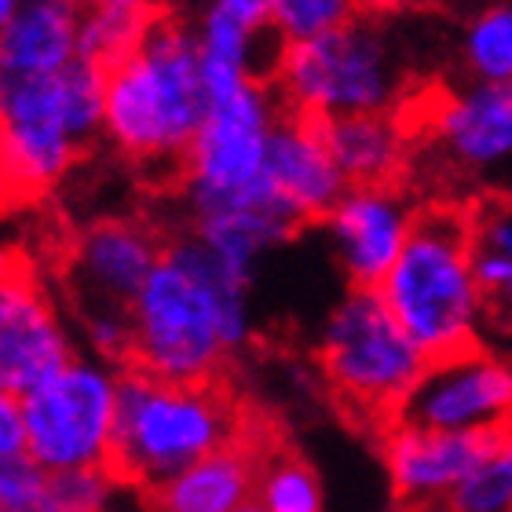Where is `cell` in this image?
<instances>
[{"instance_id": "9", "label": "cell", "mask_w": 512, "mask_h": 512, "mask_svg": "<svg viewBox=\"0 0 512 512\" xmlns=\"http://www.w3.org/2000/svg\"><path fill=\"white\" fill-rule=\"evenodd\" d=\"M319 370L330 388L363 417L392 425L428 359L395 322L377 289H348L319 330Z\"/></svg>"}, {"instance_id": "22", "label": "cell", "mask_w": 512, "mask_h": 512, "mask_svg": "<svg viewBox=\"0 0 512 512\" xmlns=\"http://www.w3.org/2000/svg\"><path fill=\"white\" fill-rule=\"evenodd\" d=\"M472 264L487 300L512 286V202H487L472 213Z\"/></svg>"}, {"instance_id": "11", "label": "cell", "mask_w": 512, "mask_h": 512, "mask_svg": "<svg viewBox=\"0 0 512 512\" xmlns=\"http://www.w3.org/2000/svg\"><path fill=\"white\" fill-rule=\"evenodd\" d=\"M392 425L505 436L512 432V363L483 344L428 363L421 381L395 410Z\"/></svg>"}, {"instance_id": "17", "label": "cell", "mask_w": 512, "mask_h": 512, "mask_svg": "<svg viewBox=\"0 0 512 512\" xmlns=\"http://www.w3.org/2000/svg\"><path fill=\"white\" fill-rule=\"evenodd\" d=\"M81 8L66 0H26L0 22V77H48L77 59Z\"/></svg>"}, {"instance_id": "23", "label": "cell", "mask_w": 512, "mask_h": 512, "mask_svg": "<svg viewBox=\"0 0 512 512\" xmlns=\"http://www.w3.org/2000/svg\"><path fill=\"white\" fill-rule=\"evenodd\" d=\"M461 59L472 81L487 85H509L512 81V4L480 11L465 26L461 37Z\"/></svg>"}, {"instance_id": "20", "label": "cell", "mask_w": 512, "mask_h": 512, "mask_svg": "<svg viewBox=\"0 0 512 512\" xmlns=\"http://www.w3.org/2000/svg\"><path fill=\"white\" fill-rule=\"evenodd\" d=\"M158 11L147 4H128V0H107L81 8V30H77V59L114 70L121 59L136 52L139 41L147 37L150 22Z\"/></svg>"}, {"instance_id": "8", "label": "cell", "mask_w": 512, "mask_h": 512, "mask_svg": "<svg viewBox=\"0 0 512 512\" xmlns=\"http://www.w3.org/2000/svg\"><path fill=\"white\" fill-rule=\"evenodd\" d=\"M165 242L132 216L88 224L70 246L63 282L88 344L114 370L132 366V308L158 267Z\"/></svg>"}, {"instance_id": "2", "label": "cell", "mask_w": 512, "mask_h": 512, "mask_svg": "<svg viewBox=\"0 0 512 512\" xmlns=\"http://www.w3.org/2000/svg\"><path fill=\"white\" fill-rule=\"evenodd\" d=\"M209 118L198 26L158 11L128 59L107 70L103 139L139 165L183 180V165Z\"/></svg>"}, {"instance_id": "15", "label": "cell", "mask_w": 512, "mask_h": 512, "mask_svg": "<svg viewBox=\"0 0 512 512\" xmlns=\"http://www.w3.org/2000/svg\"><path fill=\"white\" fill-rule=\"evenodd\" d=\"M509 436V432H505ZM502 443V436H465V432H425V428L388 425L384 465L399 502H447Z\"/></svg>"}, {"instance_id": "29", "label": "cell", "mask_w": 512, "mask_h": 512, "mask_svg": "<svg viewBox=\"0 0 512 512\" xmlns=\"http://www.w3.org/2000/svg\"><path fill=\"white\" fill-rule=\"evenodd\" d=\"M238 512H267V509H264V505H260V502H256V498H253V502H249V505H242V509H238Z\"/></svg>"}, {"instance_id": "6", "label": "cell", "mask_w": 512, "mask_h": 512, "mask_svg": "<svg viewBox=\"0 0 512 512\" xmlns=\"http://www.w3.org/2000/svg\"><path fill=\"white\" fill-rule=\"evenodd\" d=\"M282 99L275 103L264 81H249L231 92L209 96V118L194 139L183 165V202L187 220L231 209H267L297 216L278 202L267 180V143ZM300 224V220H297ZM304 227V224H300Z\"/></svg>"}, {"instance_id": "1", "label": "cell", "mask_w": 512, "mask_h": 512, "mask_svg": "<svg viewBox=\"0 0 512 512\" xmlns=\"http://www.w3.org/2000/svg\"><path fill=\"white\" fill-rule=\"evenodd\" d=\"M249 333L246 282L194 235L169 238L132 308V366L176 384L216 381Z\"/></svg>"}, {"instance_id": "3", "label": "cell", "mask_w": 512, "mask_h": 512, "mask_svg": "<svg viewBox=\"0 0 512 512\" xmlns=\"http://www.w3.org/2000/svg\"><path fill=\"white\" fill-rule=\"evenodd\" d=\"M242 436L246 425L224 384L161 381L136 366L118 374L110 476L125 487L154 494Z\"/></svg>"}, {"instance_id": "16", "label": "cell", "mask_w": 512, "mask_h": 512, "mask_svg": "<svg viewBox=\"0 0 512 512\" xmlns=\"http://www.w3.org/2000/svg\"><path fill=\"white\" fill-rule=\"evenodd\" d=\"M432 139L439 154L465 172H487L512 161V81L509 85H472L439 99L432 118Z\"/></svg>"}, {"instance_id": "10", "label": "cell", "mask_w": 512, "mask_h": 512, "mask_svg": "<svg viewBox=\"0 0 512 512\" xmlns=\"http://www.w3.org/2000/svg\"><path fill=\"white\" fill-rule=\"evenodd\" d=\"M118 374L103 359H74L63 374L22 395L26 458L44 472L110 469L118 425Z\"/></svg>"}, {"instance_id": "24", "label": "cell", "mask_w": 512, "mask_h": 512, "mask_svg": "<svg viewBox=\"0 0 512 512\" xmlns=\"http://www.w3.org/2000/svg\"><path fill=\"white\" fill-rule=\"evenodd\" d=\"M447 512H512V432L491 450V458L450 494Z\"/></svg>"}, {"instance_id": "19", "label": "cell", "mask_w": 512, "mask_h": 512, "mask_svg": "<svg viewBox=\"0 0 512 512\" xmlns=\"http://www.w3.org/2000/svg\"><path fill=\"white\" fill-rule=\"evenodd\" d=\"M322 132L348 187H384L403 169L406 139L388 114L322 121Z\"/></svg>"}, {"instance_id": "18", "label": "cell", "mask_w": 512, "mask_h": 512, "mask_svg": "<svg viewBox=\"0 0 512 512\" xmlns=\"http://www.w3.org/2000/svg\"><path fill=\"white\" fill-rule=\"evenodd\" d=\"M264 450L246 436L147 494L150 512H238L256 498Z\"/></svg>"}, {"instance_id": "28", "label": "cell", "mask_w": 512, "mask_h": 512, "mask_svg": "<svg viewBox=\"0 0 512 512\" xmlns=\"http://www.w3.org/2000/svg\"><path fill=\"white\" fill-rule=\"evenodd\" d=\"M487 319L502 330H512V286L505 293H498L494 300H487Z\"/></svg>"}, {"instance_id": "7", "label": "cell", "mask_w": 512, "mask_h": 512, "mask_svg": "<svg viewBox=\"0 0 512 512\" xmlns=\"http://www.w3.org/2000/svg\"><path fill=\"white\" fill-rule=\"evenodd\" d=\"M275 88L282 107L315 121L388 114L403 88L392 37L374 19L355 15L319 41L286 44Z\"/></svg>"}, {"instance_id": "25", "label": "cell", "mask_w": 512, "mask_h": 512, "mask_svg": "<svg viewBox=\"0 0 512 512\" xmlns=\"http://www.w3.org/2000/svg\"><path fill=\"white\" fill-rule=\"evenodd\" d=\"M359 11L344 0H275V30L286 44L319 41L326 33L341 30Z\"/></svg>"}, {"instance_id": "21", "label": "cell", "mask_w": 512, "mask_h": 512, "mask_svg": "<svg viewBox=\"0 0 512 512\" xmlns=\"http://www.w3.org/2000/svg\"><path fill=\"white\" fill-rule=\"evenodd\" d=\"M256 502L267 512H322L319 472L293 450H264Z\"/></svg>"}, {"instance_id": "14", "label": "cell", "mask_w": 512, "mask_h": 512, "mask_svg": "<svg viewBox=\"0 0 512 512\" xmlns=\"http://www.w3.org/2000/svg\"><path fill=\"white\" fill-rule=\"evenodd\" d=\"M267 180L278 202L308 227L315 220L326 224L333 205L348 191L344 172L330 154L322 121L304 118L297 110H278L271 143H267Z\"/></svg>"}, {"instance_id": "4", "label": "cell", "mask_w": 512, "mask_h": 512, "mask_svg": "<svg viewBox=\"0 0 512 512\" xmlns=\"http://www.w3.org/2000/svg\"><path fill=\"white\" fill-rule=\"evenodd\" d=\"M377 293L428 363L480 348L487 297L472 264V216L454 205L417 209L410 242Z\"/></svg>"}, {"instance_id": "13", "label": "cell", "mask_w": 512, "mask_h": 512, "mask_svg": "<svg viewBox=\"0 0 512 512\" xmlns=\"http://www.w3.org/2000/svg\"><path fill=\"white\" fill-rule=\"evenodd\" d=\"M417 213L399 187H348L326 216L333 256L352 289H381L399 264Z\"/></svg>"}, {"instance_id": "26", "label": "cell", "mask_w": 512, "mask_h": 512, "mask_svg": "<svg viewBox=\"0 0 512 512\" xmlns=\"http://www.w3.org/2000/svg\"><path fill=\"white\" fill-rule=\"evenodd\" d=\"M0 512H59L52 472L30 458L0 461Z\"/></svg>"}, {"instance_id": "12", "label": "cell", "mask_w": 512, "mask_h": 512, "mask_svg": "<svg viewBox=\"0 0 512 512\" xmlns=\"http://www.w3.org/2000/svg\"><path fill=\"white\" fill-rule=\"evenodd\" d=\"M74 363V344L48 289L19 256L0 278V395H30Z\"/></svg>"}, {"instance_id": "27", "label": "cell", "mask_w": 512, "mask_h": 512, "mask_svg": "<svg viewBox=\"0 0 512 512\" xmlns=\"http://www.w3.org/2000/svg\"><path fill=\"white\" fill-rule=\"evenodd\" d=\"M26 417L15 395H0V461L26 458Z\"/></svg>"}, {"instance_id": "5", "label": "cell", "mask_w": 512, "mask_h": 512, "mask_svg": "<svg viewBox=\"0 0 512 512\" xmlns=\"http://www.w3.org/2000/svg\"><path fill=\"white\" fill-rule=\"evenodd\" d=\"M107 70L74 59L48 77H0V150L8 194H44L103 136Z\"/></svg>"}]
</instances>
